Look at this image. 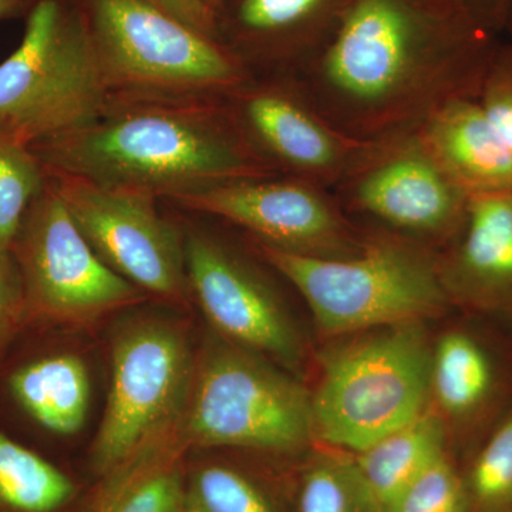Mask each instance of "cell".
Listing matches in <instances>:
<instances>
[{
    "label": "cell",
    "instance_id": "obj_1",
    "mask_svg": "<svg viewBox=\"0 0 512 512\" xmlns=\"http://www.w3.org/2000/svg\"><path fill=\"white\" fill-rule=\"evenodd\" d=\"M497 43L464 5L350 0L292 83L346 137L383 143L447 100L477 97Z\"/></svg>",
    "mask_w": 512,
    "mask_h": 512
},
{
    "label": "cell",
    "instance_id": "obj_2",
    "mask_svg": "<svg viewBox=\"0 0 512 512\" xmlns=\"http://www.w3.org/2000/svg\"><path fill=\"white\" fill-rule=\"evenodd\" d=\"M225 97H113L97 119L32 151L47 174L171 201L214 185L276 177Z\"/></svg>",
    "mask_w": 512,
    "mask_h": 512
},
{
    "label": "cell",
    "instance_id": "obj_3",
    "mask_svg": "<svg viewBox=\"0 0 512 512\" xmlns=\"http://www.w3.org/2000/svg\"><path fill=\"white\" fill-rule=\"evenodd\" d=\"M256 249L298 289L328 335L417 323L453 301L440 266L397 239L377 238L346 256L301 254L261 242Z\"/></svg>",
    "mask_w": 512,
    "mask_h": 512
},
{
    "label": "cell",
    "instance_id": "obj_4",
    "mask_svg": "<svg viewBox=\"0 0 512 512\" xmlns=\"http://www.w3.org/2000/svg\"><path fill=\"white\" fill-rule=\"evenodd\" d=\"M111 99L89 26L57 0H39L0 63V137L35 147L86 126Z\"/></svg>",
    "mask_w": 512,
    "mask_h": 512
},
{
    "label": "cell",
    "instance_id": "obj_5",
    "mask_svg": "<svg viewBox=\"0 0 512 512\" xmlns=\"http://www.w3.org/2000/svg\"><path fill=\"white\" fill-rule=\"evenodd\" d=\"M94 49L113 97L222 99L247 64L148 0H92Z\"/></svg>",
    "mask_w": 512,
    "mask_h": 512
},
{
    "label": "cell",
    "instance_id": "obj_6",
    "mask_svg": "<svg viewBox=\"0 0 512 512\" xmlns=\"http://www.w3.org/2000/svg\"><path fill=\"white\" fill-rule=\"evenodd\" d=\"M431 352L420 323L389 326L333 352L311 394L315 439L359 453L424 413Z\"/></svg>",
    "mask_w": 512,
    "mask_h": 512
},
{
    "label": "cell",
    "instance_id": "obj_7",
    "mask_svg": "<svg viewBox=\"0 0 512 512\" xmlns=\"http://www.w3.org/2000/svg\"><path fill=\"white\" fill-rule=\"evenodd\" d=\"M181 431L188 447L296 453L315 439L311 393L251 350L215 343L192 373Z\"/></svg>",
    "mask_w": 512,
    "mask_h": 512
},
{
    "label": "cell",
    "instance_id": "obj_8",
    "mask_svg": "<svg viewBox=\"0 0 512 512\" xmlns=\"http://www.w3.org/2000/svg\"><path fill=\"white\" fill-rule=\"evenodd\" d=\"M10 249L22 278L26 326H87L146 296L101 261L47 174Z\"/></svg>",
    "mask_w": 512,
    "mask_h": 512
},
{
    "label": "cell",
    "instance_id": "obj_9",
    "mask_svg": "<svg viewBox=\"0 0 512 512\" xmlns=\"http://www.w3.org/2000/svg\"><path fill=\"white\" fill-rule=\"evenodd\" d=\"M111 365L106 413L90 453L97 477L180 423L194 373L184 333L158 319L124 326L114 339Z\"/></svg>",
    "mask_w": 512,
    "mask_h": 512
},
{
    "label": "cell",
    "instance_id": "obj_10",
    "mask_svg": "<svg viewBox=\"0 0 512 512\" xmlns=\"http://www.w3.org/2000/svg\"><path fill=\"white\" fill-rule=\"evenodd\" d=\"M47 177L83 237L111 271L143 292L185 301L190 286L184 238L158 214L156 197L69 175Z\"/></svg>",
    "mask_w": 512,
    "mask_h": 512
},
{
    "label": "cell",
    "instance_id": "obj_11",
    "mask_svg": "<svg viewBox=\"0 0 512 512\" xmlns=\"http://www.w3.org/2000/svg\"><path fill=\"white\" fill-rule=\"evenodd\" d=\"M333 190L353 210L399 231L454 238L470 198L417 130L375 144Z\"/></svg>",
    "mask_w": 512,
    "mask_h": 512
},
{
    "label": "cell",
    "instance_id": "obj_12",
    "mask_svg": "<svg viewBox=\"0 0 512 512\" xmlns=\"http://www.w3.org/2000/svg\"><path fill=\"white\" fill-rule=\"evenodd\" d=\"M173 201L232 222L254 234L256 242L286 251L346 256L363 245L357 244L329 191L298 178L232 181Z\"/></svg>",
    "mask_w": 512,
    "mask_h": 512
},
{
    "label": "cell",
    "instance_id": "obj_13",
    "mask_svg": "<svg viewBox=\"0 0 512 512\" xmlns=\"http://www.w3.org/2000/svg\"><path fill=\"white\" fill-rule=\"evenodd\" d=\"M225 101L244 136L276 174L284 171L286 177L323 190H333L375 146L336 130L292 82H248Z\"/></svg>",
    "mask_w": 512,
    "mask_h": 512
},
{
    "label": "cell",
    "instance_id": "obj_14",
    "mask_svg": "<svg viewBox=\"0 0 512 512\" xmlns=\"http://www.w3.org/2000/svg\"><path fill=\"white\" fill-rule=\"evenodd\" d=\"M188 286L214 329L232 345L298 367L302 343L275 293L217 239L184 238Z\"/></svg>",
    "mask_w": 512,
    "mask_h": 512
},
{
    "label": "cell",
    "instance_id": "obj_15",
    "mask_svg": "<svg viewBox=\"0 0 512 512\" xmlns=\"http://www.w3.org/2000/svg\"><path fill=\"white\" fill-rule=\"evenodd\" d=\"M441 271L451 299L512 318V192L470 195L466 221Z\"/></svg>",
    "mask_w": 512,
    "mask_h": 512
},
{
    "label": "cell",
    "instance_id": "obj_16",
    "mask_svg": "<svg viewBox=\"0 0 512 512\" xmlns=\"http://www.w3.org/2000/svg\"><path fill=\"white\" fill-rule=\"evenodd\" d=\"M507 365L497 346L477 330L451 329L433 353L431 392L448 417L467 429H481L485 437L512 407Z\"/></svg>",
    "mask_w": 512,
    "mask_h": 512
},
{
    "label": "cell",
    "instance_id": "obj_17",
    "mask_svg": "<svg viewBox=\"0 0 512 512\" xmlns=\"http://www.w3.org/2000/svg\"><path fill=\"white\" fill-rule=\"evenodd\" d=\"M417 131L468 195L512 192V150L485 116L477 97L447 100Z\"/></svg>",
    "mask_w": 512,
    "mask_h": 512
},
{
    "label": "cell",
    "instance_id": "obj_18",
    "mask_svg": "<svg viewBox=\"0 0 512 512\" xmlns=\"http://www.w3.org/2000/svg\"><path fill=\"white\" fill-rule=\"evenodd\" d=\"M350 0H235L229 32L244 57L296 64L325 40Z\"/></svg>",
    "mask_w": 512,
    "mask_h": 512
},
{
    "label": "cell",
    "instance_id": "obj_19",
    "mask_svg": "<svg viewBox=\"0 0 512 512\" xmlns=\"http://www.w3.org/2000/svg\"><path fill=\"white\" fill-rule=\"evenodd\" d=\"M3 393L26 420L53 436L82 429L90 402L87 367L72 353H39L0 373Z\"/></svg>",
    "mask_w": 512,
    "mask_h": 512
},
{
    "label": "cell",
    "instance_id": "obj_20",
    "mask_svg": "<svg viewBox=\"0 0 512 512\" xmlns=\"http://www.w3.org/2000/svg\"><path fill=\"white\" fill-rule=\"evenodd\" d=\"M187 447L181 423L175 424L99 477L79 512H180Z\"/></svg>",
    "mask_w": 512,
    "mask_h": 512
},
{
    "label": "cell",
    "instance_id": "obj_21",
    "mask_svg": "<svg viewBox=\"0 0 512 512\" xmlns=\"http://www.w3.org/2000/svg\"><path fill=\"white\" fill-rule=\"evenodd\" d=\"M446 424L439 414L424 412L350 460L363 493L376 512H389L397 498L447 453Z\"/></svg>",
    "mask_w": 512,
    "mask_h": 512
},
{
    "label": "cell",
    "instance_id": "obj_22",
    "mask_svg": "<svg viewBox=\"0 0 512 512\" xmlns=\"http://www.w3.org/2000/svg\"><path fill=\"white\" fill-rule=\"evenodd\" d=\"M76 498L69 474L0 429V512H70Z\"/></svg>",
    "mask_w": 512,
    "mask_h": 512
},
{
    "label": "cell",
    "instance_id": "obj_23",
    "mask_svg": "<svg viewBox=\"0 0 512 512\" xmlns=\"http://www.w3.org/2000/svg\"><path fill=\"white\" fill-rule=\"evenodd\" d=\"M184 505L192 512H279L261 484L222 463L187 468Z\"/></svg>",
    "mask_w": 512,
    "mask_h": 512
},
{
    "label": "cell",
    "instance_id": "obj_24",
    "mask_svg": "<svg viewBox=\"0 0 512 512\" xmlns=\"http://www.w3.org/2000/svg\"><path fill=\"white\" fill-rule=\"evenodd\" d=\"M466 481L473 512H512V407L478 444Z\"/></svg>",
    "mask_w": 512,
    "mask_h": 512
},
{
    "label": "cell",
    "instance_id": "obj_25",
    "mask_svg": "<svg viewBox=\"0 0 512 512\" xmlns=\"http://www.w3.org/2000/svg\"><path fill=\"white\" fill-rule=\"evenodd\" d=\"M45 184V168L32 148L0 137V244L12 245Z\"/></svg>",
    "mask_w": 512,
    "mask_h": 512
},
{
    "label": "cell",
    "instance_id": "obj_26",
    "mask_svg": "<svg viewBox=\"0 0 512 512\" xmlns=\"http://www.w3.org/2000/svg\"><path fill=\"white\" fill-rule=\"evenodd\" d=\"M298 512H376L363 493L350 460H319L306 468L298 487Z\"/></svg>",
    "mask_w": 512,
    "mask_h": 512
},
{
    "label": "cell",
    "instance_id": "obj_27",
    "mask_svg": "<svg viewBox=\"0 0 512 512\" xmlns=\"http://www.w3.org/2000/svg\"><path fill=\"white\" fill-rule=\"evenodd\" d=\"M389 512H473L466 476L446 453L403 491Z\"/></svg>",
    "mask_w": 512,
    "mask_h": 512
},
{
    "label": "cell",
    "instance_id": "obj_28",
    "mask_svg": "<svg viewBox=\"0 0 512 512\" xmlns=\"http://www.w3.org/2000/svg\"><path fill=\"white\" fill-rule=\"evenodd\" d=\"M477 99L487 119L512 150V39L495 46Z\"/></svg>",
    "mask_w": 512,
    "mask_h": 512
},
{
    "label": "cell",
    "instance_id": "obj_29",
    "mask_svg": "<svg viewBox=\"0 0 512 512\" xmlns=\"http://www.w3.org/2000/svg\"><path fill=\"white\" fill-rule=\"evenodd\" d=\"M25 328L22 278L12 249L0 244V359Z\"/></svg>",
    "mask_w": 512,
    "mask_h": 512
},
{
    "label": "cell",
    "instance_id": "obj_30",
    "mask_svg": "<svg viewBox=\"0 0 512 512\" xmlns=\"http://www.w3.org/2000/svg\"><path fill=\"white\" fill-rule=\"evenodd\" d=\"M192 29L217 39V13L202 0H148Z\"/></svg>",
    "mask_w": 512,
    "mask_h": 512
},
{
    "label": "cell",
    "instance_id": "obj_31",
    "mask_svg": "<svg viewBox=\"0 0 512 512\" xmlns=\"http://www.w3.org/2000/svg\"><path fill=\"white\" fill-rule=\"evenodd\" d=\"M468 12L483 28L500 35L507 0H464Z\"/></svg>",
    "mask_w": 512,
    "mask_h": 512
},
{
    "label": "cell",
    "instance_id": "obj_32",
    "mask_svg": "<svg viewBox=\"0 0 512 512\" xmlns=\"http://www.w3.org/2000/svg\"><path fill=\"white\" fill-rule=\"evenodd\" d=\"M23 0H0V19L12 15L16 9L20 8Z\"/></svg>",
    "mask_w": 512,
    "mask_h": 512
},
{
    "label": "cell",
    "instance_id": "obj_33",
    "mask_svg": "<svg viewBox=\"0 0 512 512\" xmlns=\"http://www.w3.org/2000/svg\"><path fill=\"white\" fill-rule=\"evenodd\" d=\"M501 33H505V35L508 36V39H512V0H507V5H505L503 28H501Z\"/></svg>",
    "mask_w": 512,
    "mask_h": 512
},
{
    "label": "cell",
    "instance_id": "obj_34",
    "mask_svg": "<svg viewBox=\"0 0 512 512\" xmlns=\"http://www.w3.org/2000/svg\"><path fill=\"white\" fill-rule=\"evenodd\" d=\"M202 2H204L205 5H207L208 8L212 10V12L217 13L218 10L224 8L227 0H202Z\"/></svg>",
    "mask_w": 512,
    "mask_h": 512
},
{
    "label": "cell",
    "instance_id": "obj_35",
    "mask_svg": "<svg viewBox=\"0 0 512 512\" xmlns=\"http://www.w3.org/2000/svg\"><path fill=\"white\" fill-rule=\"evenodd\" d=\"M434 2L450 3V5H464V6H466V3H464V0H434ZM466 8H467V6H466Z\"/></svg>",
    "mask_w": 512,
    "mask_h": 512
},
{
    "label": "cell",
    "instance_id": "obj_36",
    "mask_svg": "<svg viewBox=\"0 0 512 512\" xmlns=\"http://www.w3.org/2000/svg\"><path fill=\"white\" fill-rule=\"evenodd\" d=\"M180 512H192V511H191V510H188V508H187V507H185V505H184L183 510H181Z\"/></svg>",
    "mask_w": 512,
    "mask_h": 512
}]
</instances>
